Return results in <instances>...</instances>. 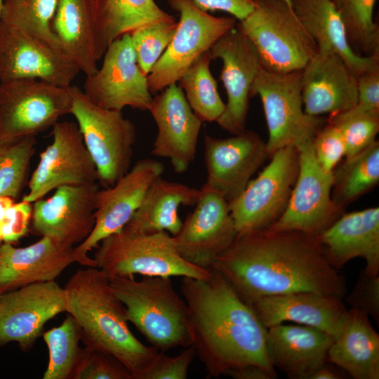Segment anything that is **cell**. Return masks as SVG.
I'll return each mask as SVG.
<instances>
[{"mask_svg": "<svg viewBox=\"0 0 379 379\" xmlns=\"http://www.w3.org/2000/svg\"><path fill=\"white\" fill-rule=\"evenodd\" d=\"M213 267L249 305L262 297L289 293L343 298L346 292L344 277L330 264L317 237L298 231L237 234Z\"/></svg>", "mask_w": 379, "mask_h": 379, "instance_id": "1", "label": "cell"}, {"mask_svg": "<svg viewBox=\"0 0 379 379\" xmlns=\"http://www.w3.org/2000/svg\"><path fill=\"white\" fill-rule=\"evenodd\" d=\"M181 291L191 345L208 378L245 365L259 366L277 378L267 351V328L217 269L212 267L206 279L182 277Z\"/></svg>", "mask_w": 379, "mask_h": 379, "instance_id": "2", "label": "cell"}, {"mask_svg": "<svg viewBox=\"0 0 379 379\" xmlns=\"http://www.w3.org/2000/svg\"><path fill=\"white\" fill-rule=\"evenodd\" d=\"M66 312L81 328L85 345L121 362L133 379H142L159 354L132 333L126 308L113 291L108 277L95 267L77 270L64 287Z\"/></svg>", "mask_w": 379, "mask_h": 379, "instance_id": "3", "label": "cell"}, {"mask_svg": "<svg viewBox=\"0 0 379 379\" xmlns=\"http://www.w3.org/2000/svg\"><path fill=\"white\" fill-rule=\"evenodd\" d=\"M109 283L126 308L128 321L152 347L164 352L191 345L187 305L171 277L142 276L138 281L117 277Z\"/></svg>", "mask_w": 379, "mask_h": 379, "instance_id": "4", "label": "cell"}, {"mask_svg": "<svg viewBox=\"0 0 379 379\" xmlns=\"http://www.w3.org/2000/svg\"><path fill=\"white\" fill-rule=\"evenodd\" d=\"M109 279L133 277H182L206 279V270L185 260L166 231L141 234L123 228L102 239L93 258Z\"/></svg>", "mask_w": 379, "mask_h": 379, "instance_id": "5", "label": "cell"}, {"mask_svg": "<svg viewBox=\"0 0 379 379\" xmlns=\"http://www.w3.org/2000/svg\"><path fill=\"white\" fill-rule=\"evenodd\" d=\"M237 25L269 72L301 70L317 52L314 41L284 0H256L253 11Z\"/></svg>", "mask_w": 379, "mask_h": 379, "instance_id": "6", "label": "cell"}, {"mask_svg": "<svg viewBox=\"0 0 379 379\" xmlns=\"http://www.w3.org/2000/svg\"><path fill=\"white\" fill-rule=\"evenodd\" d=\"M72 114L97 170L103 188L112 186L128 171L136 139L133 123L121 111L93 103L78 86H69Z\"/></svg>", "mask_w": 379, "mask_h": 379, "instance_id": "7", "label": "cell"}, {"mask_svg": "<svg viewBox=\"0 0 379 379\" xmlns=\"http://www.w3.org/2000/svg\"><path fill=\"white\" fill-rule=\"evenodd\" d=\"M302 69L277 74L261 67L251 88L259 95L268 129L267 149L270 157L286 146L311 141L327 120L307 114L301 94Z\"/></svg>", "mask_w": 379, "mask_h": 379, "instance_id": "8", "label": "cell"}, {"mask_svg": "<svg viewBox=\"0 0 379 379\" xmlns=\"http://www.w3.org/2000/svg\"><path fill=\"white\" fill-rule=\"evenodd\" d=\"M69 86L36 79L1 82L0 142L35 137L70 114Z\"/></svg>", "mask_w": 379, "mask_h": 379, "instance_id": "9", "label": "cell"}, {"mask_svg": "<svg viewBox=\"0 0 379 379\" xmlns=\"http://www.w3.org/2000/svg\"><path fill=\"white\" fill-rule=\"evenodd\" d=\"M167 1L180 20L169 45L147 75L151 93L179 81L193 62L237 23L234 17L208 14L193 0Z\"/></svg>", "mask_w": 379, "mask_h": 379, "instance_id": "10", "label": "cell"}, {"mask_svg": "<svg viewBox=\"0 0 379 379\" xmlns=\"http://www.w3.org/2000/svg\"><path fill=\"white\" fill-rule=\"evenodd\" d=\"M270 163L229 204L237 234L270 228L284 213L299 169L294 146L277 150Z\"/></svg>", "mask_w": 379, "mask_h": 379, "instance_id": "11", "label": "cell"}, {"mask_svg": "<svg viewBox=\"0 0 379 379\" xmlns=\"http://www.w3.org/2000/svg\"><path fill=\"white\" fill-rule=\"evenodd\" d=\"M164 166L152 159L138 161L112 186L97 192L95 225L90 235L74 248L75 262L86 267H95L88 253L100 241L121 230L131 219L142 203L154 182L161 177Z\"/></svg>", "mask_w": 379, "mask_h": 379, "instance_id": "12", "label": "cell"}, {"mask_svg": "<svg viewBox=\"0 0 379 379\" xmlns=\"http://www.w3.org/2000/svg\"><path fill=\"white\" fill-rule=\"evenodd\" d=\"M312 140L297 147L298 174L284 213L268 228L271 231L294 230L317 237L343 213L332 200L333 173L318 164Z\"/></svg>", "mask_w": 379, "mask_h": 379, "instance_id": "13", "label": "cell"}, {"mask_svg": "<svg viewBox=\"0 0 379 379\" xmlns=\"http://www.w3.org/2000/svg\"><path fill=\"white\" fill-rule=\"evenodd\" d=\"M102 66L86 76L84 93L95 105L122 111L131 107L149 110L153 98L147 76L139 68L131 44V34H123L107 48Z\"/></svg>", "mask_w": 379, "mask_h": 379, "instance_id": "14", "label": "cell"}, {"mask_svg": "<svg viewBox=\"0 0 379 379\" xmlns=\"http://www.w3.org/2000/svg\"><path fill=\"white\" fill-rule=\"evenodd\" d=\"M53 127V140L39 154L28 183L29 192L22 201L34 202L65 185L97 183V170L77 124L58 121Z\"/></svg>", "mask_w": 379, "mask_h": 379, "instance_id": "15", "label": "cell"}, {"mask_svg": "<svg viewBox=\"0 0 379 379\" xmlns=\"http://www.w3.org/2000/svg\"><path fill=\"white\" fill-rule=\"evenodd\" d=\"M237 236L229 203L218 192L203 185L195 208L172 238L185 260L210 270Z\"/></svg>", "mask_w": 379, "mask_h": 379, "instance_id": "16", "label": "cell"}, {"mask_svg": "<svg viewBox=\"0 0 379 379\" xmlns=\"http://www.w3.org/2000/svg\"><path fill=\"white\" fill-rule=\"evenodd\" d=\"M209 54L212 60L222 62L220 79L227 95L216 122L230 133L239 134L246 130L251 88L262 67L259 55L237 23L211 46Z\"/></svg>", "mask_w": 379, "mask_h": 379, "instance_id": "17", "label": "cell"}, {"mask_svg": "<svg viewBox=\"0 0 379 379\" xmlns=\"http://www.w3.org/2000/svg\"><path fill=\"white\" fill-rule=\"evenodd\" d=\"M79 72L60 49L0 20V81L36 79L69 87Z\"/></svg>", "mask_w": 379, "mask_h": 379, "instance_id": "18", "label": "cell"}, {"mask_svg": "<svg viewBox=\"0 0 379 379\" xmlns=\"http://www.w3.org/2000/svg\"><path fill=\"white\" fill-rule=\"evenodd\" d=\"M268 157L266 142L255 132L245 130L227 138L206 135L207 176L204 185L218 192L230 204L241 194Z\"/></svg>", "mask_w": 379, "mask_h": 379, "instance_id": "19", "label": "cell"}, {"mask_svg": "<svg viewBox=\"0 0 379 379\" xmlns=\"http://www.w3.org/2000/svg\"><path fill=\"white\" fill-rule=\"evenodd\" d=\"M64 288L55 281L31 284L0 295V346L16 342L26 350L45 324L66 312Z\"/></svg>", "mask_w": 379, "mask_h": 379, "instance_id": "20", "label": "cell"}, {"mask_svg": "<svg viewBox=\"0 0 379 379\" xmlns=\"http://www.w3.org/2000/svg\"><path fill=\"white\" fill-rule=\"evenodd\" d=\"M99 184L65 185L46 199L34 201L31 231L74 246L83 242L95 225L94 212Z\"/></svg>", "mask_w": 379, "mask_h": 379, "instance_id": "21", "label": "cell"}, {"mask_svg": "<svg viewBox=\"0 0 379 379\" xmlns=\"http://www.w3.org/2000/svg\"><path fill=\"white\" fill-rule=\"evenodd\" d=\"M148 111L158 128L151 154L168 158L177 173H185L196 157L203 122L192 111L177 83L154 98Z\"/></svg>", "mask_w": 379, "mask_h": 379, "instance_id": "22", "label": "cell"}, {"mask_svg": "<svg viewBox=\"0 0 379 379\" xmlns=\"http://www.w3.org/2000/svg\"><path fill=\"white\" fill-rule=\"evenodd\" d=\"M250 306L267 328L293 321L316 328L333 338L340 333L348 316L341 298L314 292L265 296Z\"/></svg>", "mask_w": 379, "mask_h": 379, "instance_id": "23", "label": "cell"}, {"mask_svg": "<svg viewBox=\"0 0 379 379\" xmlns=\"http://www.w3.org/2000/svg\"><path fill=\"white\" fill-rule=\"evenodd\" d=\"M301 94L307 114H337L357 104V77L336 54L317 51L302 69Z\"/></svg>", "mask_w": 379, "mask_h": 379, "instance_id": "24", "label": "cell"}, {"mask_svg": "<svg viewBox=\"0 0 379 379\" xmlns=\"http://www.w3.org/2000/svg\"><path fill=\"white\" fill-rule=\"evenodd\" d=\"M74 248L44 236L23 248L0 244V295L25 286L55 281L75 262Z\"/></svg>", "mask_w": 379, "mask_h": 379, "instance_id": "25", "label": "cell"}, {"mask_svg": "<svg viewBox=\"0 0 379 379\" xmlns=\"http://www.w3.org/2000/svg\"><path fill=\"white\" fill-rule=\"evenodd\" d=\"M323 245L330 264L336 270L350 260H366L364 272L379 273V208L343 213L317 237Z\"/></svg>", "mask_w": 379, "mask_h": 379, "instance_id": "26", "label": "cell"}, {"mask_svg": "<svg viewBox=\"0 0 379 379\" xmlns=\"http://www.w3.org/2000/svg\"><path fill=\"white\" fill-rule=\"evenodd\" d=\"M334 338L305 325L277 324L267 328L269 359L275 368L293 379H308L327 361Z\"/></svg>", "mask_w": 379, "mask_h": 379, "instance_id": "27", "label": "cell"}, {"mask_svg": "<svg viewBox=\"0 0 379 379\" xmlns=\"http://www.w3.org/2000/svg\"><path fill=\"white\" fill-rule=\"evenodd\" d=\"M98 0H58L51 29L64 53L86 76L98 70Z\"/></svg>", "mask_w": 379, "mask_h": 379, "instance_id": "28", "label": "cell"}, {"mask_svg": "<svg viewBox=\"0 0 379 379\" xmlns=\"http://www.w3.org/2000/svg\"><path fill=\"white\" fill-rule=\"evenodd\" d=\"M291 8L314 41L317 51L336 54L356 77L379 66V56H360L352 51L331 0H292Z\"/></svg>", "mask_w": 379, "mask_h": 379, "instance_id": "29", "label": "cell"}, {"mask_svg": "<svg viewBox=\"0 0 379 379\" xmlns=\"http://www.w3.org/2000/svg\"><path fill=\"white\" fill-rule=\"evenodd\" d=\"M327 361L354 379L379 378V335L365 312L351 307Z\"/></svg>", "mask_w": 379, "mask_h": 379, "instance_id": "30", "label": "cell"}, {"mask_svg": "<svg viewBox=\"0 0 379 379\" xmlns=\"http://www.w3.org/2000/svg\"><path fill=\"white\" fill-rule=\"evenodd\" d=\"M200 195L201 189L160 177L151 185L140 206L124 228L141 234L168 231L175 236L182 225L179 208L194 206Z\"/></svg>", "mask_w": 379, "mask_h": 379, "instance_id": "31", "label": "cell"}, {"mask_svg": "<svg viewBox=\"0 0 379 379\" xmlns=\"http://www.w3.org/2000/svg\"><path fill=\"white\" fill-rule=\"evenodd\" d=\"M157 22H175L154 0H98V51L101 58L107 46L123 34Z\"/></svg>", "mask_w": 379, "mask_h": 379, "instance_id": "32", "label": "cell"}, {"mask_svg": "<svg viewBox=\"0 0 379 379\" xmlns=\"http://www.w3.org/2000/svg\"><path fill=\"white\" fill-rule=\"evenodd\" d=\"M379 182V142L350 157L333 172L331 197L340 208L366 194Z\"/></svg>", "mask_w": 379, "mask_h": 379, "instance_id": "33", "label": "cell"}, {"mask_svg": "<svg viewBox=\"0 0 379 379\" xmlns=\"http://www.w3.org/2000/svg\"><path fill=\"white\" fill-rule=\"evenodd\" d=\"M211 60L208 50L193 62L179 80L190 107L202 122L216 121L225 108L210 71Z\"/></svg>", "mask_w": 379, "mask_h": 379, "instance_id": "34", "label": "cell"}, {"mask_svg": "<svg viewBox=\"0 0 379 379\" xmlns=\"http://www.w3.org/2000/svg\"><path fill=\"white\" fill-rule=\"evenodd\" d=\"M57 4L58 0H4L0 20L62 51L51 29Z\"/></svg>", "mask_w": 379, "mask_h": 379, "instance_id": "35", "label": "cell"}, {"mask_svg": "<svg viewBox=\"0 0 379 379\" xmlns=\"http://www.w3.org/2000/svg\"><path fill=\"white\" fill-rule=\"evenodd\" d=\"M345 26L352 51L360 56H379V27L373 18L376 0H331Z\"/></svg>", "mask_w": 379, "mask_h": 379, "instance_id": "36", "label": "cell"}, {"mask_svg": "<svg viewBox=\"0 0 379 379\" xmlns=\"http://www.w3.org/2000/svg\"><path fill=\"white\" fill-rule=\"evenodd\" d=\"M43 338L49 352L43 379L72 378L82 352L79 347L82 332L77 321L69 314L59 326L45 332Z\"/></svg>", "mask_w": 379, "mask_h": 379, "instance_id": "37", "label": "cell"}, {"mask_svg": "<svg viewBox=\"0 0 379 379\" xmlns=\"http://www.w3.org/2000/svg\"><path fill=\"white\" fill-rule=\"evenodd\" d=\"M35 137L0 142V196L16 200L25 187L34 154Z\"/></svg>", "mask_w": 379, "mask_h": 379, "instance_id": "38", "label": "cell"}, {"mask_svg": "<svg viewBox=\"0 0 379 379\" xmlns=\"http://www.w3.org/2000/svg\"><path fill=\"white\" fill-rule=\"evenodd\" d=\"M340 131L345 145V158H350L372 144L379 131V111L358 105L330 115L327 119Z\"/></svg>", "mask_w": 379, "mask_h": 379, "instance_id": "39", "label": "cell"}, {"mask_svg": "<svg viewBox=\"0 0 379 379\" xmlns=\"http://www.w3.org/2000/svg\"><path fill=\"white\" fill-rule=\"evenodd\" d=\"M178 22H157L140 27L131 34L138 65L147 76L169 45Z\"/></svg>", "mask_w": 379, "mask_h": 379, "instance_id": "40", "label": "cell"}, {"mask_svg": "<svg viewBox=\"0 0 379 379\" xmlns=\"http://www.w3.org/2000/svg\"><path fill=\"white\" fill-rule=\"evenodd\" d=\"M72 379H133L117 359L88 345L82 349Z\"/></svg>", "mask_w": 379, "mask_h": 379, "instance_id": "41", "label": "cell"}, {"mask_svg": "<svg viewBox=\"0 0 379 379\" xmlns=\"http://www.w3.org/2000/svg\"><path fill=\"white\" fill-rule=\"evenodd\" d=\"M30 204L0 196V244H12L26 235L32 218Z\"/></svg>", "mask_w": 379, "mask_h": 379, "instance_id": "42", "label": "cell"}, {"mask_svg": "<svg viewBox=\"0 0 379 379\" xmlns=\"http://www.w3.org/2000/svg\"><path fill=\"white\" fill-rule=\"evenodd\" d=\"M312 145L318 164L326 173H333L345 154V145L340 131L328 121L313 138Z\"/></svg>", "mask_w": 379, "mask_h": 379, "instance_id": "43", "label": "cell"}, {"mask_svg": "<svg viewBox=\"0 0 379 379\" xmlns=\"http://www.w3.org/2000/svg\"><path fill=\"white\" fill-rule=\"evenodd\" d=\"M352 308L359 310L379 321V276L361 270L354 288L346 298Z\"/></svg>", "mask_w": 379, "mask_h": 379, "instance_id": "44", "label": "cell"}, {"mask_svg": "<svg viewBox=\"0 0 379 379\" xmlns=\"http://www.w3.org/2000/svg\"><path fill=\"white\" fill-rule=\"evenodd\" d=\"M185 348L176 357H169L159 352L153 366L142 379H185L196 352L192 345Z\"/></svg>", "mask_w": 379, "mask_h": 379, "instance_id": "45", "label": "cell"}, {"mask_svg": "<svg viewBox=\"0 0 379 379\" xmlns=\"http://www.w3.org/2000/svg\"><path fill=\"white\" fill-rule=\"evenodd\" d=\"M357 104L368 110L379 111V66L357 77Z\"/></svg>", "mask_w": 379, "mask_h": 379, "instance_id": "46", "label": "cell"}, {"mask_svg": "<svg viewBox=\"0 0 379 379\" xmlns=\"http://www.w3.org/2000/svg\"><path fill=\"white\" fill-rule=\"evenodd\" d=\"M205 11H221L231 14L239 21L254 8L256 0H193Z\"/></svg>", "mask_w": 379, "mask_h": 379, "instance_id": "47", "label": "cell"}, {"mask_svg": "<svg viewBox=\"0 0 379 379\" xmlns=\"http://www.w3.org/2000/svg\"><path fill=\"white\" fill-rule=\"evenodd\" d=\"M223 375L234 379H273L267 371L255 365L233 368L225 371Z\"/></svg>", "mask_w": 379, "mask_h": 379, "instance_id": "48", "label": "cell"}, {"mask_svg": "<svg viewBox=\"0 0 379 379\" xmlns=\"http://www.w3.org/2000/svg\"><path fill=\"white\" fill-rule=\"evenodd\" d=\"M337 366L327 361L320 368L313 372L308 379H342L344 378L345 371H339Z\"/></svg>", "mask_w": 379, "mask_h": 379, "instance_id": "49", "label": "cell"}, {"mask_svg": "<svg viewBox=\"0 0 379 379\" xmlns=\"http://www.w3.org/2000/svg\"><path fill=\"white\" fill-rule=\"evenodd\" d=\"M3 2H4V0H0V18H1V15L2 8H3Z\"/></svg>", "mask_w": 379, "mask_h": 379, "instance_id": "50", "label": "cell"}, {"mask_svg": "<svg viewBox=\"0 0 379 379\" xmlns=\"http://www.w3.org/2000/svg\"><path fill=\"white\" fill-rule=\"evenodd\" d=\"M284 1L291 7L292 0H284Z\"/></svg>", "mask_w": 379, "mask_h": 379, "instance_id": "51", "label": "cell"}]
</instances>
